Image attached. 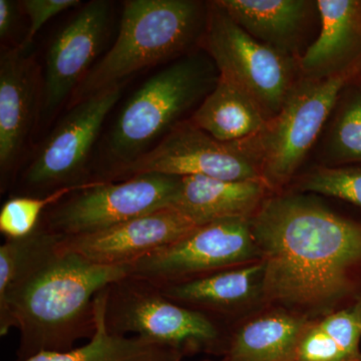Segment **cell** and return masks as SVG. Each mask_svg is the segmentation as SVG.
I'll return each mask as SVG.
<instances>
[{
    "label": "cell",
    "mask_w": 361,
    "mask_h": 361,
    "mask_svg": "<svg viewBox=\"0 0 361 361\" xmlns=\"http://www.w3.org/2000/svg\"><path fill=\"white\" fill-rule=\"evenodd\" d=\"M264 265L240 266L207 276L160 287L171 300L212 316L226 314L245 302L262 282Z\"/></svg>",
    "instance_id": "cell-20"
},
{
    "label": "cell",
    "mask_w": 361,
    "mask_h": 361,
    "mask_svg": "<svg viewBox=\"0 0 361 361\" xmlns=\"http://www.w3.org/2000/svg\"><path fill=\"white\" fill-rule=\"evenodd\" d=\"M263 180H223L203 176L182 177L174 206L195 224L227 218H252L266 200Z\"/></svg>",
    "instance_id": "cell-17"
},
{
    "label": "cell",
    "mask_w": 361,
    "mask_h": 361,
    "mask_svg": "<svg viewBox=\"0 0 361 361\" xmlns=\"http://www.w3.org/2000/svg\"><path fill=\"white\" fill-rule=\"evenodd\" d=\"M205 30L200 40L220 77L231 80L264 111L278 115L295 85L298 61L252 37L216 1L207 2Z\"/></svg>",
    "instance_id": "cell-8"
},
{
    "label": "cell",
    "mask_w": 361,
    "mask_h": 361,
    "mask_svg": "<svg viewBox=\"0 0 361 361\" xmlns=\"http://www.w3.org/2000/svg\"><path fill=\"white\" fill-rule=\"evenodd\" d=\"M308 316L279 308L252 318L228 339L222 361H294L310 322Z\"/></svg>",
    "instance_id": "cell-18"
},
{
    "label": "cell",
    "mask_w": 361,
    "mask_h": 361,
    "mask_svg": "<svg viewBox=\"0 0 361 361\" xmlns=\"http://www.w3.org/2000/svg\"><path fill=\"white\" fill-rule=\"evenodd\" d=\"M106 289L96 297V330L87 343L65 353H44L20 361H182L185 355L175 349L141 336L111 334L104 323Z\"/></svg>",
    "instance_id": "cell-21"
},
{
    "label": "cell",
    "mask_w": 361,
    "mask_h": 361,
    "mask_svg": "<svg viewBox=\"0 0 361 361\" xmlns=\"http://www.w3.org/2000/svg\"><path fill=\"white\" fill-rule=\"evenodd\" d=\"M20 4L11 0H0V39L6 42L11 37L18 21Z\"/></svg>",
    "instance_id": "cell-28"
},
{
    "label": "cell",
    "mask_w": 361,
    "mask_h": 361,
    "mask_svg": "<svg viewBox=\"0 0 361 361\" xmlns=\"http://www.w3.org/2000/svg\"><path fill=\"white\" fill-rule=\"evenodd\" d=\"M251 229L268 302L310 317L353 288L350 270L361 262L357 223L310 197L285 195L266 199Z\"/></svg>",
    "instance_id": "cell-2"
},
{
    "label": "cell",
    "mask_w": 361,
    "mask_h": 361,
    "mask_svg": "<svg viewBox=\"0 0 361 361\" xmlns=\"http://www.w3.org/2000/svg\"><path fill=\"white\" fill-rule=\"evenodd\" d=\"M207 4L196 0L123 2L118 37L78 85L66 109L97 92L126 85L140 71L177 61L200 44Z\"/></svg>",
    "instance_id": "cell-3"
},
{
    "label": "cell",
    "mask_w": 361,
    "mask_h": 361,
    "mask_svg": "<svg viewBox=\"0 0 361 361\" xmlns=\"http://www.w3.org/2000/svg\"><path fill=\"white\" fill-rule=\"evenodd\" d=\"M351 361H361V357L360 358H357V360H351Z\"/></svg>",
    "instance_id": "cell-29"
},
{
    "label": "cell",
    "mask_w": 361,
    "mask_h": 361,
    "mask_svg": "<svg viewBox=\"0 0 361 361\" xmlns=\"http://www.w3.org/2000/svg\"><path fill=\"white\" fill-rule=\"evenodd\" d=\"M182 177L142 174L92 183L45 210L39 226L59 238L84 236L174 206Z\"/></svg>",
    "instance_id": "cell-7"
},
{
    "label": "cell",
    "mask_w": 361,
    "mask_h": 361,
    "mask_svg": "<svg viewBox=\"0 0 361 361\" xmlns=\"http://www.w3.org/2000/svg\"><path fill=\"white\" fill-rule=\"evenodd\" d=\"M316 320L348 358L361 357L358 349L361 334V299L346 310L329 313L322 319Z\"/></svg>",
    "instance_id": "cell-25"
},
{
    "label": "cell",
    "mask_w": 361,
    "mask_h": 361,
    "mask_svg": "<svg viewBox=\"0 0 361 361\" xmlns=\"http://www.w3.org/2000/svg\"><path fill=\"white\" fill-rule=\"evenodd\" d=\"M78 4H80L78 0H23L21 1L20 6L23 13L30 20V27L25 39L20 44V49L28 51L35 35L47 21L68 9L78 6Z\"/></svg>",
    "instance_id": "cell-27"
},
{
    "label": "cell",
    "mask_w": 361,
    "mask_h": 361,
    "mask_svg": "<svg viewBox=\"0 0 361 361\" xmlns=\"http://www.w3.org/2000/svg\"><path fill=\"white\" fill-rule=\"evenodd\" d=\"M104 323L111 334H132L184 355L200 350L224 355L227 348L215 318L171 300L160 287L132 275L106 289Z\"/></svg>",
    "instance_id": "cell-5"
},
{
    "label": "cell",
    "mask_w": 361,
    "mask_h": 361,
    "mask_svg": "<svg viewBox=\"0 0 361 361\" xmlns=\"http://www.w3.org/2000/svg\"><path fill=\"white\" fill-rule=\"evenodd\" d=\"M149 173L178 177L203 176L233 182L263 180L251 137L221 142L189 118L178 123L155 148L120 171L114 182Z\"/></svg>",
    "instance_id": "cell-11"
},
{
    "label": "cell",
    "mask_w": 361,
    "mask_h": 361,
    "mask_svg": "<svg viewBox=\"0 0 361 361\" xmlns=\"http://www.w3.org/2000/svg\"><path fill=\"white\" fill-rule=\"evenodd\" d=\"M78 189L80 188H66L47 197H11L0 210V232L6 239H20L28 236L37 229L49 207Z\"/></svg>",
    "instance_id": "cell-23"
},
{
    "label": "cell",
    "mask_w": 361,
    "mask_h": 361,
    "mask_svg": "<svg viewBox=\"0 0 361 361\" xmlns=\"http://www.w3.org/2000/svg\"><path fill=\"white\" fill-rule=\"evenodd\" d=\"M42 71L20 45L0 52V190L18 180L21 157L37 129L42 104Z\"/></svg>",
    "instance_id": "cell-13"
},
{
    "label": "cell",
    "mask_w": 361,
    "mask_h": 361,
    "mask_svg": "<svg viewBox=\"0 0 361 361\" xmlns=\"http://www.w3.org/2000/svg\"><path fill=\"white\" fill-rule=\"evenodd\" d=\"M341 92L327 139V157L336 165L361 164V85Z\"/></svg>",
    "instance_id": "cell-22"
},
{
    "label": "cell",
    "mask_w": 361,
    "mask_h": 361,
    "mask_svg": "<svg viewBox=\"0 0 361 361\" xmlns=\"http://www.w3.org/2000/svg\"><path fill=\"white\" fill-rule=\"evenodd\" d=\"M113 18V4L92 0L52 40L42 71V104L37 129L44 130L96 65Z\"/></svg>",
    "instance_id": "cell-12"
},
{
    "label": "cell",
    "mask_w": 361,
    "mask_h": 361,
    "mask_svg": "<svg viewBox=\"0 0 361 361\" xmlns=\"http://www.w3.org/2000/svg\"><path fill=\"white\" fill-rule=\"evenodd\" d=\"M217 1L252 37L297 61L315 13H318L316 1L308 0Z\"/></svg>",
    "instance_id": "cell-16"
},
{
    "label": "cell",
    "mask_w": 361,
    "mask_h": 361,
    "mask_svg": "<svg viewBox=\"0 0 361 361\" xmlns=\"http://www.w3.org/2000/svg\"><path fill=\"white\" fill-rule=\"evenodd\" d=\"M361 77V63L329 78L297 80L281 110L260 134L251 137L263 182L284 186L300 167L341 92Z\"/></svg>",
    "instance_id": "cell-6"
},
{
    "label": "cell",
    "mask_w": 361,
    "mask_h": 361,
    "mask_svg": "<svg viewBox=\"0 0 361 361\" xmlns=\"http://www.w3.org/2000/svg\"><path fill=\"white\" fill-rule=\"evenodd\" d=\"M219 73L210 56L186 54L149 78L118 114L106 142L97 182L116 174L155 148L212 92Z\"/></svg>",
    "instance_id": "cell-4"
},
{
    "label": "cell",
    "mask_w": 361,
    "mask_h": 361,
    "mask_svg": "<svg viewBox=\"0 0 361 361\" xmlns=\"http://www.w3.org/2000/svg\"><path fill=\"white\" fill-rule=\"evenodd\" d=\"M351 360H355L346 356L336 342L318 325L317 320H310L299 341L294 361Z\"/></svg>",
    "instance_id": "cell-26"
},
{
    "label": "cell",
    "mask_w": 361,
    "mask_h": 361,
    "mask_svg": "<svg viewBox=\"0 0 361 361\" xmlns=\"http://www.w3.org/2000/svg\"><path fill=\"white\" fill-rule=\"evenodd\" d=\"M125 85L104 90L66 109L18 178L16 196L47 197L96 183L89 169L90 153Z\"/></svg>",
    "instance_id": "cell-9"
},
{
    "label": "cell",
    "mask_w": 361,
    "mask_h": 361,
    "mask_svg": "<svg viewBox=\"0 0 361 361\" xmlns=\"http://www.w3.org/2000/svg\"><path fill=\"white\" fill-rule=\"evenodd\" d=\"M300 189L348 201L361 208V166L315 168L301 179Z\"/></svg>",
    "instance_id": "cell-24"
},
{
    "label": "cell",
    "mask_w": 361,
    "mask_h": 361,
    "mask_svg": "<svg viewBox=\"0 0 361 361\" xmlns=\"http://www.w3.org/2000/svg\"><path fill=\"white\" fill-rule=\"evenodd\" d=\"M204 361H214V360H204ZM219 361H222V360H219Z\"/></svg>",
    "instance_id": "cell-30"
},
{
    "label": "cell",
    "mask_w": 361,
    "mask_h": 361,
    "mask_svg": "<svg viewBox=\"0 0 361 361\" xmlns=\"http://www.w3.org/2000/svg\"><path fill=\"white\" fill-rule=\"evenodd\" d=\"M260 261L251 218H227L198 226L172 245L149 254L130 267V275L159 287L191 281Z\"/></svg>",
    "instance_id": "cell-10"
},
{
    "label": "cell",
    "mask_w": 361,
    "mask_h": 361,
    "mask_svg": "<svg viewBox=\"0 0 361 361\" xmlns=\"http://www.w3.org/2000/svg\"><path fill=\"white\" fill-rule=\"evenodd\" d=\"M197 227L175 207H167L104 231L61 238V245L97 264L130 267L149 254L180 241Z\"/></svg>",
    "instance_id": "cell-14"
},
{
    "label": "cell",
    "mask_w": 361,
    "mask_h": 361,
    "mask_svg": "<svg viewBox=\"0 0 361 361\" xmlns=\"http://www.w3.org/2000/svg\"><path fill=\"white\" fill-rule=\"evenodd\" d=\"M320 32L298 59L302 77L323 78L361 63L360 0H317Z\"/></svg>",
    "instance_id": "cell-15"
},
{
    "label": "cell",
    "mask_w": 361,
    "mask_h": 361,
    "mask_svg": "<svg viewBox=\"0 0 361 361\" xmlns=\"http://www.w3.org/2000/svg\"><path fill=\"white\" fill-rule=\"evenodd\" d=\"M189 120L221 142L249 139L260 134L269 122L253 97L220 75L212 92Z\"/></svg>",
    "instance_id": "cell-19"
},
{
    "label": "cell",
    "mask_w": 361,
    "mask_h": 361,
    "mask_svg": "<svg viewBox=\"0 0 361 361\" xmlns=\"http://www.w3.org/2000/svg\"><path fill=\"white\" fill-rule=\"evenodd\" d=\"M129 275L130 266L99 265L66 250L40 226L6 239L0 246V336L18 330V361L71 350L94 336L97 294Z\"/></svg>",
    "instance_id": "cell-1"
}]
</instances>
